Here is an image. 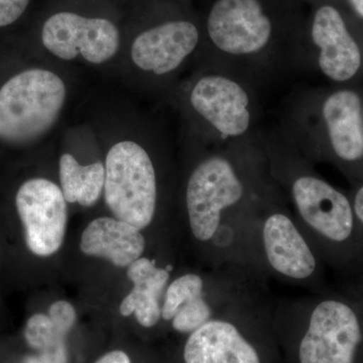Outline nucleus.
<instances>
[{"instance_id": "obj_14", "label": "nucleus", "mask_w": 363, "mask_h": 363, "mask_svg": "<svg viewBox=\"0 0 363 363\" xmlns=\"http://www.w3.org/2000/svg\"><path fill=\"white\" fill-rule=\"evenodd\" d=\"M173 266H161L157 259L140 257L128 267V278L133 289L123 298L119 312L124 317L135 315L143 328L156 327L162 321L164 293L172 281Z\"/></svg>"}, {"instance_id": "obj_2", "label": "nucleus", "mask_w": 363, "mask_h": 363, "mask_svg": "<svg viewBox=\"0 0 363 363\" xmlns=\"http://www.w3.org/2000/svg\"><path fill=\"white\" fill-rule=\"evenodd\" d=\"M262 143L272 179L301 230L338 279L336 286L354 285L362 274V252L350 193L320 176L285 133L262 138Z\"/></svg>"}, {"instance_id": "obj_3", "label": "nucleus", "mask_w": 363, "mask_h": 363, "mask_svg": "<svg viewBox=\"0 0 363 363\" xmlns=\"http://www.w3.org/2000/svg\"><path fill=\"white\" fill-rule=\"evenodd\" d=\"M288 7L284 0H212L202 26L214 69L257 88L306 64L305 23Z\"/></svg>"}, {"instance_id": "obj_11", "label": "nucleus", "mask_w": 363, "mask_h": 363, "mask_svg": "<svg viewBox=\"0 0 363 363\" xmlns=\"http://www.w3.org/2000/svg\"><path fill=\"white\" fill-rule=\"evenodd\" d=\"M303 43L306 64H313L327 80L347 84L362 75L363 44L335 4H313Z\"/></svg>"}, {"instance_id": "obj_1", "label": "nucleus", "mask_w": 363, "mask_h": 363, "mask_svg": "<svg viewBox=\"0 0 363 363\" xmlns=\"http://www.w3.org/2000/svg\"><path fill=\"white\" fill-rule=\"evenodd\" d=\"M274 197L286 196L272 179L262 138L215 145L197 160L184 187V221L208 267L233 262L241 222L260 200Z\"/></svg>"}, {"instance_id": "obj_16", "label": "nucleus", "mask_w": 363, "mask_h": 363, "mask_svg": "<svg viewBox=\"0 0 363 363\" xmlns=\"http://www.w3.org/2000/svg\"><path fill=\"white\" fill-rule=\"evenodd\" d=\"M59 175L67 202L90 207L104 192L105 167L102 162L82 166L72 155L64 154L60 157Z\"/></svg>"}, {"instance_id": "obj_9", "label": "nucleus", "mask_w": 363, "mask_h": 363, "mask_svg": "<svg viewBox=\"0 0 363 363\" xmlns=\"http://www.w3.org/2000/svg\"><path fill=\"white\" fill-rule=\"evenodd\" d=\"M114 4L104 11H81V0H63L54 4L40 28L42 44L51 54L65 61L81 56L91 64L113 58L121 44V28Z\"/></svg>"}, {"instance_id": "obj_20", "label": "nucleus", "mask_w": 363, "mask_h": 363, "mask_svg": "<svg viewBox=\"0 0 363 363\" xmlns=\"http://www.w3.org/2000/svg\"><path fill=\"white\" fill-rule=\"evenodd\" d=\"M30 0H0V28L20 20L30 6Z\"/></svg>"}, {"instance_id": "obj_13", "label": "nucleus", "mask_w": 363, "mask_h": 363, "mask_svg": "<svg viewBox=\"0 0 363 363\" xmlns=\"http://www.w3.org/2000/svg\"><path fill=\"white\" fill-rule=\"evenodd\" d=\"M157 20L150 18L131 43L130 55L138 69L157 77L178 70L201 44L202 23L177 7L161 6Z\"/></svg>"}, {"instance_id": "obj_22", "label": "nucleus", "mask_w": 363, "mask_h": 363, "mask_svg": "<svg viewBox=\"0 0 363 363\" xmlns=\"http://www.w3.org/2000/svg\"><path fill=\"white\" fill-rule=\"evenodd\" d=\"M348 4L355 16L363 21V0H348Z\"/></svg>"}, {"instance_id": "obj_19", "label": "nucleus", "mask_w": 363, "mask_h": 363, "mask_svg": "<svg viewBox=\"0 0 363 363\" xmlns=\"http://www.w3.org/2000/svg\"><path fill=\"white\" fill-rule=\"evenodd\" d=\"M348 193H350L353 211H354L355 219H357L360 245H362V274L354 285L341 289L351 294H362L363 293V181L353 185L352 189Z\"/></svg>"}, {"instance_id": "obj_25", "label": "nucleus", "mask_w": 363, "mask_h": 363, "mask_svg": "<svg viewBox=\"0 0 363 363\" xmlns=\"http://www.w3.org/2000/svg\"><path fill=\"white\" fill-rule=\"evenodd\" d=\"M0 252H1V250H0Z\"/></svg>"}, {"instance_id": "obj_23", "label": "nucleus", "mask_w": 363, "mask_h": 363, "mask_svg": "<svg viewBox=\"0 0 363 363\" xmlns=\"http://www.w3.org/2000/svg\"><path fill=\"white\" fill-rule=\"evenodd\" d=\"M347 292V291H346ZM350 293V292H348ZM351 294V293H350ZM357 301L358 310H359L360 317H362V321L363 324V293L362 294H351Z\"/></svg>"}, {"instance_id": "obj_5", "label": "nucleus", "mask_w": 363, "mask_h": 363, "mask_svg": "<svg viewBox=\"0 0 363 363\" xmlns=\"http://www.w3.org/2000/svg\"><path fill=\"white\" fill-rule=\"evenodd\" d=\"M284 133L313 164H333L352 186L363 181V98L357 90L298 95L289 104Z\"/></svg>"}, {"instance_id": "obj_8", "label": "nucleus", "mask_w": 363, "mask_h": 363, "mask_svg": "<svg viewBox=\"0 0 363 363\" xmlns=\"http://www.w3.org/2000/svg\"><path fill=\"white\" fill-rule=\"evenodd\" d=\"M189 104L212 133L215 145L247 142L259 136V106L255 88L245 81L212 69L189 91Z\"/></svg>"}, {"instance_id": "obj_6", "label": "nucleus", "mask_w": 363, "mask_h": 363, "mask_svg": "<svg viewBox=\"0 0 363 363\" xmlns=\"http://www.w3.org/2000/svg\"><path fill=\"white\" fill-rule=\"evenodd\" d=\"M272 293L250 298L209 320L187 335L184 363H264L255 339L272 323Z\"/></svg>"}, {"instance_id": "obj_12", "label": "nucleus", "mask_w": 363, "mask_h": 363, "mask_svg": "<svg viewBox=\"0 0 363 363\" xmlns=\"http://www.w3.org/2000/svg\"><path fill=\"white\" fill-rule=\"evenodd\" d=\"M13 209L21 245L30 257L45 259L58 252L68 221L61 187L40 177L28 179L16 189Z\"/></svg>"}, {"instance_id": "obj_7", "label": "nucleus", "mask_w": 363, "mask_h": 363, "mask_svg": "<svg viewBox=\"0 0 363 363\" xmlns=\"http://www.w3.org/2000/svg\"><path fill=\"white\" fill-rule=\"evenodd\" d=\"M67 97L65 83L54 72H21L0 88V142L25 145L40 140L58 121Z\"/></svg>"}, {"instance_id": "obj_21", "label": "nucleus", "mask_w": 363, "mask_h": 363, "mask_svg": "<svg viewBox=\"0 0 363 363\" xmlns=\"http://www.w3.org/2000/svg\"><path fill=\"white\" fill-rule=\"evenodd\" d=\"M94 363H131V359L123 350H112L98 358Z\"/></svg>"}, {"instance_id": "obj_4", "label": "nucleus", "mask_w": 363, "mask_h": 363, "mask_svg": "<svg viewBox=\"0 0 363 363\" xmlns=\"http://www.w3.org/2000/svg\"><path fill=\"white\" fill-rule=\"evenodd\" d=\"M233 262L269 283L277 281L310 294L332 288L327 267L298 227L286 197L257 202L241 222Z\"/></svg>"}, {"instance_id": "obj_24", "label": "nucleus", "mask_w": 363, "mask_h": 363, "mask_svg": "<svg viewBox=\"0 0 363 363\" xmlns=\"http://www.w3.org/2000/svg\"><path fill=\"white\" fill-rule=\"evenodd\" d=\"M21 363H45L44 360L40 359L39 355H26L21 359Z\"/></svg>"}, {"instance_id": "obj_17", "label": "nucleus", "mask_w": 363, "mask_h": 363, "mask_svg": "<svg viewBox=\"0 0 363 363\" xmlns=\"http://www.w3.org/2000/svg\"><path fill=\"white\" fill-rule=\"evenodd\" d=\"M23 339L26 345L38 354L49 350L54 344L67 342V338L57 333L51 319L44 313H35L26 320Z\"/></svg>"}, {"instance_id": "obj_15", "label": "nucleus", "mask_w": 363, "mask_h": 363, "mask_svg": "<svg viewBox=\"0 0 363 363\" xmlns=\"http://www.w3.org/2000/svg\"><path fill=\"white\" fill-rule=\"evenodd\" d=\"M147 247L145 236L128 222L99 217L88 224L81 236V252L100 257L118 267H128L143 257Z\"/></svg>"}, {"instance_id": "obj_18", "label": "nucleus", "mask_w": 363, "mask_h": 363, "mask_svg": "<svg viewBox=\"0 0 363 363\" xmlns=\"http://www.w3.org/2000/svg\"><path fill=\"white\" fill-rule=\"evenodd\" d=\"M48 316L54 324L55 330L64 338H67L70 333L77 319L75 308L67 301H57L52 303Z\"/></svg>"}, {"instance_id": "obj_10", "label": "nucleus", "mask_w": 363, "mask_h": 363, "mask_svg": "<svg viewBox=\"0 0 363 363\" xmlns=\"http://www.w3.org/2000/svg\"><path fill=\"white\" fill-rule=\"evenodd\" d=\"M104 198L119 220L138 230L156 218L159 182L156 167L142 145L123 140L112 145L105 159Z\"/></svg>"}]
</instances>
